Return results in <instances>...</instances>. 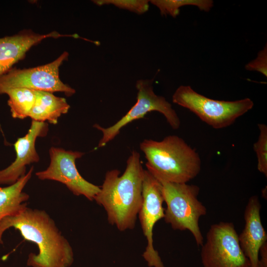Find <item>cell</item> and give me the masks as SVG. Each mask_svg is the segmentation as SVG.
<instances>
[{"label":"cell","instance_id":"30bf717a","mask_svg":"<svg viewBox=\"0 0 267 267\" xmlns=\"http://www.w3.org/2000/svg\"><path fill=\"white\" fill-rule=\"evenodd\" d=\"M142 202L138 215L142 229L147 241L142 256L150 267H164L158 252L153 247V230L155 223L164 218V198L161 183L144 170L142 183Z\"/></svg>","mask_w":267,"mask_h":267},{"label":"cell","instance_id":"3957f363","mask_svg":"<svg viewBox=\"0 0 267 267\" xmlns=\"http://www.w3.org/2000/svg\"><path fill=\"white\" fill-rule=\"evenodd\" d=\"M139 146L147 170L159 181L187 183L200 172L199 154L178 136L168 135L161 141L145 139Z\"/></svg>","mask_w":267,"mask_h":267},{"label":"cell","instance_id":"5bb4252c","mask_svg":"<svg viewBox=\"0 0 267 267\" xmlns=\"http://www.w3.org/2000/svg\"><path fill=\"white\" fill-rule=\"evenodd\" d=\"M34 167L14 183L0 187V222L4 218L16 215L27 207L29 195L23 191L31 178Z\"/></svg>","mask_w":267,"mask_h":267},{"label":"cell","instance_id":"52a82bcc","mask_svg":"<svg viewBox=\"0 0 267 267\" xmlns=\"http://www.w3.org/2000/svg\"><path fill=\"white\" fill-rule=\"evenodd\" d=\"M201 247L203 267H250L232 222H221L211 225L206 241Z\"/></svg>","mask_w":267,"mask_h":267},{"label":"cell","instance_id":"7c38bea8","mask_svg":"<svg viewBox=\"0 0 267 267\" xmlns=\"http://www.w3.org/2000/svg\"><path fill=\"white\" fill-rule=\"evenodd\" d=\"M261 208L258 197L251 196L245 209L244 227L238 235L240 246L249 260L250 267H258L260 249L267 240V234L261 222Z\"/></svg>","mask_w":267,"mask_h":267},{"label":"cell","instance_id":"ba28073f","mask_svg":"<svg viewBox=\"0 0 267 267\" xmlns=\"http://www.w3.org/2000/svg\"><path fill=\"white\" fill-rule=\"evenodd\" d=\"M69 53L65 51L48 64L28 69L11 68L0 76V94L11 89L25 88L53 93L63 92L68 96L75 94V89L59 78V67Z\"/></svg>","mask_w":267,"mask_h":267},{"label":"cell","instance_id":"9a60e30c","mask_svg":"<svg viewBox=\"0 0 267 267\" xmlns=\"http://www.w3.org/2000/svg\"><path fill=\"white\" fill-rule=\"evenodd\" d=\"M36 99L29 117L32 120L56 124L58 119L67 113L70 105L65 98L54 95L52 92L35 90Z\"/></svg>","mask_w":267,"mask_h":267},{"label":"cell","instance_id":"4fadbf2b","mask_svg":"<svg viewBox=\"0 0 267 267\" xmlns=\"http://www.w3.org/2000/svg\"><path fill=\"white\" fill-rule=\"evenodd\" d=\"M71 37L81 38L77 34L62 35L52 31L46 34L36 33L31 30H24L18 33L0 38V76L12 68L13 64L21 60L26 53L34 45L48 38Z\"/></svg>","mask_w":267,"mask_h":267},{"label":"cell","instance_id":"277c9868","mask_svg":"<svg viewBox=\"0 0 267 267\" xmlns=\"http://www.w3.org/2000/svg\"><path fill=\"white\" fill-rule=\"evenodd\" d=\"M162 185L164 201L167 205L164 220L174 230H188L198 246L204 238L199 224L201 217L206 215L207 209L197 197L200 188L195 184L159 181Z\"/></svg>","mask_w":267,"mask_h":267},{"label":"cell","instance_id":"e0dca14e","mask_svg":"<svg viewBox=\"0 0 267 267\" xmlns=\"http://www.w3.org/2000/svg\"><path fill=\"white\" fill-rule=\"evenodd\" d=\"M149 2L158 8L162 15H169L174 18L179 14V8L184 5H195L205 11L213 6L211 0H151Z\"/></svg>","mask_w":267,"mask_h":267},{"label":"cell","instance_id":"ffe728a7","mask_svg":"<svg viewBox=\"0 0 267 267\" xmlns=\"http://www.w3.org/2000/svg\"><path fill=\"white\" fill-rule=\"evenodd\" d=\"M249 71H257L267 77V46L259 51L257 58L245 65Z\"/></svg>","mask_w":267,"mask_h":267},{"label":"cell","instance_id":"8fae6325","mask_svg":"<svg viewBox=\"0 0 267 267\" xmlns=\"http://www.w3.org/2000/svg\"><path fill=\"white\" fill-rule=\"evenodd\" d=\"M47 131L46 123L32 120L26 134L18 138L13 144L16 152L15 160L7 168L0 170V184L14 183L26 174L27 165L39 162L36 140L39 137L45 136Z\"/></svg>","mask_w":267,"mask_h":267},{"label":"cell","instance_id":"ac0fdd59","mask_svg":"<svg viewBox=\"0 0 267 267\" xmlns=\"http://www.w3.org/2000/svg\"><path fill=\"white\" fill-rule=\"evenodd\" d=\"M260 134L258 140L254 144L256 154L258 171L267 177V126L264 124L258 125Z\"/></svg>","mask_w":267,"mask_h":267},{"label":"cell","instance_id":"44dd1931","mask_svg":"<svg viewBox=\"0 0 267 267\" xmlns=\"http://www.w3.org/2000/svg\"><path fill=\"white\" fill-rule=\"evenodd\" d=\"M259 254L261 259H259L258 267H267V242L260 248Z\"/></svg>","mask_w":267,"mask_h":267},{"label":"cell","instance_id":"5b68a950","mask_svg":"<svg viewBox=\"0 0 267 267\" xmlns=\"http://www.w3.org/2000/svg\"><path fill=\"white\" fill-rule=\"evenodd\" d=\"M172 100L215 129L230 126L254 106L249 98L235 101L215 100L197 92L190 86H179L173 94Z\"/></svg>","mask_w":267,"mask_h":267},{"label":"cell","instance_id":"8992f818","mask_svg":"<svg viewBox=\"0 0 267 267\" xmlns=\"http://www.w3.org/2000/svg\"><path fill=\"white\" fill-rule=\"evenodd\" d=\"M154 79H141L136 81L137 101L127 114L115 124L108 128L98 124L93 127L101 132L102 136L97 147L105 146L120 133L121 129L132 122L143 118L150 112L155 111L162 114L174 130L179 128L180 121L176 111L166 98L158 95L153 90Z\"/></svg>","mask_w":267,"mask_h":267},{"label":"cell","instance_id":"d6986e66","mask_svg":"<svg viewBox=\"0 0 267 267\" xmlns=\"http://www.w3.org/2000/svg\"><path fill=\"white\" fill-rule=\"evenodd\" d=\"M92 1L98 6L113 5L138 14L145 13L149 8L148 0H94Z\"/></svg>","mask_w":267,"mask_h":267},{"label":"cell","instance_id":"6da1fadb","mask_svg":"<svg viewBox=\"0 0 267 267\" xmlns=\"http://www.w3.org/2000/svg\"><path fill=\"white\" fill-rule=\"evenodd\" d=\"M13 227L26 240L38 247V254H29L27 265L30 267H70L74 262L73 249L54 221L44 211L27 207L18 214L0 222V244L5 231Z\"/></svg>","mask_w":267,"mask_h":267},{"label":"cell","instance_id":"9c48e42d","mask_svg":"<svg viewBox=\"0 0 267 267\" xmlns=\"http://www.w3.org/2000/svg\"><path fill=\"white\" fill-rule=\"evenodd\" d=\"M49 165L46 169L37 172V178L41 180L60 182L74 195H83L89 200H94L100 192V187L84 178L76 166V160L85 153L52 147L49 149Z\"/></svg>","mask_w":267,"mask_h":267},{"label":"cell","instance_id":"2e32d148","mask_svg":"<svg viewBox=\"0 0 267 267\" xmlns=\"http://www.w3.org/2000/svg\"><path fill=\"white\" fill-rule=\"evenodd\" d=\"M4 94L8 96V105L13 118L23 119L29 117L36 99L34 90L25 88L11 89Z\"/></svg>","mask_w":267,"mask_h":267},{"label":"cell","instance_id":"7a4b0ae2","mask_svg":"<svg viewBox=\"0 0 267 267\" xmlns=\"http://www.w3.org/2000/svg\"><path fill=\"white\" fill-rule=\"evenodd\" d=\"M144 171L140 154L134 150L127 161L126 169L106 172L100 192L94 198L105 210L108 221L121 230L133 229L142 202Z\"/></svg>","mask_w":267,"mask_h":267}]
</instances>
